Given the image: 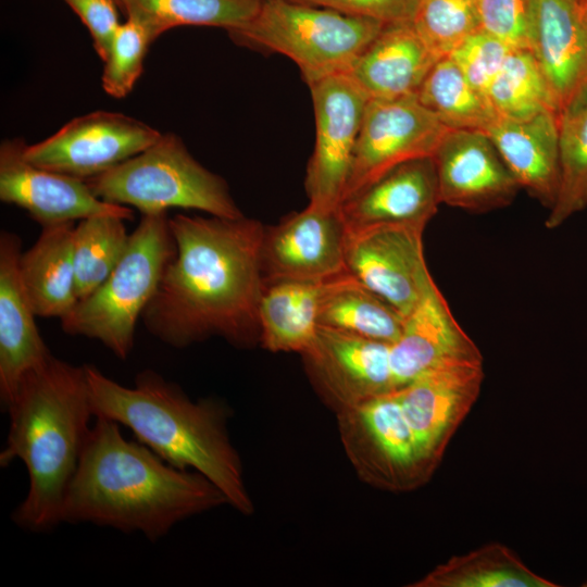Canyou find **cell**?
<instances>
[{
    "label": "cell",
    "instance_id": "1",
    "mask_svg": "<svg viewBox=\"0 0 587 587\" xmlns=\"http://www.w3.org/2000/svg\"><path fill=\"white\" fill-rule=\"evenodd\" d=\"M168 225L175 251L141 315L147 330L176 349L211 337L238 348L260 344L265 226L245 215L185 214Z\"/></svg>",
    "mask_w": 587,
    "mask_h": 587
},
{
    "label": "cell",
    "instance_id": "2",
    "mask_svg": "<svg viewBox=\"0 0 587 587\" xmlns=\"http://www.w3.org/2000/svg\"><path fill=\"white\" fill-rule=\"evenodd\" d=\"M224 504L226 497L205 476L168 464L126 439L118 423L98 416L67 488L62 523L139 532L157 541L177 523Z\"/></svg>",
    "mask_w": 587,
    "mask_h": 587
},
{
    "label": "cell",
    "instance_id": "3",
    "mask_svg": "<svg viewBox=\"0 0 587 587\" xmlns=\"http://www.w3.org/2000/svg\"><path fill=\"white\" fill-rule=\"evenodd\" d=\"M85 365L95 417L127 427L136 440L168 464L205 476L239 513H253L242 462L227 429L230 410L224 402L213 398L193 401L153 370L139 372L134 386L127 387L95 365Z\"/></svg>",
    "mask_w": 587,
    "mask_h": 587
},
{
    "label": "cell",
    "instance_id": "4",
    "mask_svg": "<svg viewBox=\"0 0 587 587\" xmlns=\"http://www.w3.org/2000/svg\"><path fill=\"white\" fill-rule=\"evenodd\" d=\"M5 412L10 425L0 465L21 460L29 482L12 521L29 532H49L62 523L64 498L92 427L86 365L51 355L22 378Z\"/></svg>",
    "mask_w": 587,
    "mask_h": 587
},
{
    "label": "cell",
    "instance_id": "5",
    "mask_svg": "<svg viewBox=\"0 0 587 587\" xmlns=\"http://www.w3.org/2000/svg\"><path fill=\"white\" fill-rule=\"evenodd\" d=\"M174 251L167 213L142 215L115 268L61 320L62 330L97 340L126 360L134 348L137 322Z\"/></svg>",
    "mask_w": 587,
    "mask_h": 587
},
{
    "label": "cell",
    "instance_id": "6",
    "mask_svg": "<svg viewBox=\"0 0 587 587\" xmlns=\"http://www.w3.org/2000/svg\"><path fill=\"white\" fill-rule=\"evenodd\" d=\"M100 199L137 209L142 215L168 209L243 216L225 179L197 161L182 138L162 134L149 148L86 180Z\"/></svg>",
    "mask_w": 587,
    "mask_h": 587
},
{
    "label": "cell",
    "instance_id": "7",
    "mask_svg": "<svg viewBox=\"0 0 587 587\" xmlns=\"http://www.w3.org/2000/svg\"><path fill=\"white\" fill-rule=\"evenodd\" d=\"M386 24L291 0H264L254 18L228 32L238 43L292 60L310 86L348 74Z\"/></svg>",
    "mask_w": 587,
    "mask_h": 587
},
{
    "label": "cell",
    "instance_id": "8",
    "mask_svg": "<svg viewBox=\"0 0 587 587\" xmlns=\"http://www.w3.org/2000/svg\"><path fill=\"white\" fill-rule=\"evenodd\" d=\"M345 453L359 478L379 490L405 492L430 477L416 451L397 390L336 413Z\"/></svg>",
    "mask_w": 587,
    "mask_h": 587
},
{
    "label": "cell",
    "instance_id": "9",
    "mask_svg": "<svg viewBox=\"0 0 587 587\" xmlns=\"http://www.w3.org/2000/svg\"><path fill=\"white\" fill-rule=\"evenodd\" d=\"M449 129L416 95L370 99L342 201L404 162L433 158Z\"/></svg>",
    "mask_w": 587,
    "mask_h": 587
},
{
    "label": "cell",
    "instance_id": "10",
    "mask_svg": "<svg viewBox=\"0 0 587 587\" xmlns=\"http://www.w3.org/2000/svg\"><path fill=\"white\" fill-rule=\"evenodd\" d=\"M161 135L135 117L98 110L71 120L41 141L26 143L24 154L37 166L87 180L142 152Z\"/></svg>",
    "mask_w": 587,
    "mask_h": 587
},
{
    "label": "cell",
    "instance_id": "11",
    "mask_svg": "<svg viewBox=\"0 0 587 587\" xmlns=\"http://www.w3.org/2000/svg\"><path fill=\"white\" fill-rule=\"evenodd\" d=\"M309 87L315 145L307 168L305 190L310 203L338 209L370 98L348 74L333 75Z\"/></svg>",
    "mask_w": 587,
    "mask_h": 587
},
{
    "label": "cell",
    "instance_id": "12",
    "mask_svg": "<svg viewBox=\"0 0 587 587\" xmlns=\"http://www.w3.org/2000/svg\"><path fill=\"white\" fill-rule=\"evenodd\" d=\"M425 227L422 224L346 227L348 273L403 317L433 277L424 255Z\"/></svg>",
    "mask_w": 587,
    "mask_h": 587
},
{
    "label": "cell",
    "instance_id": "13",
    "mask_svg": "<svg viewBox=\"0 0 587 587\" xmlns=\"http://www.w3.org/2000/svg\"><path fill=\"white\" fill-rule=\"evenodd\" d=\"M483 361H447L398 389L423 467L429 477L478 399Z\"/></svg>",
    "mask_w": 587,
    "mask_h": 587
},
{
    "label": "cell",
    "instance_id": "14",
    "mask_svg": "<svg viewBox=\"0 0 587 587\" xmlns=\"http://www.w3.org/2000/svg\"><path fill=\"white\" fill-rule=\"evenodd\" d=\"M346 225L338 209L310 203L264 228L261 248L265 283L326 282L347 271Z\"/></svg>",
    "mask_w": 587,
    "mask_h": 587
},
{
    "label": "cell",
    "instance_id": "15",
    "mask_svg": "<svg viewBox=\"0 0 587 587\" xmlns=\"http://www.w3.org/2000/svg\"><path fill=\"white\" fill-rule=\"evenodd\" d=\"M22 138L0 145V200L25 210L41 227L95 215L133 220L132 208L97 197L87 182L29 162Z\"/></svg>",
    "mask_w": 587,
    "mask_h": 587
},
{
    "label": "cell",
    "instance_id": "16",
    "mask_svg": "<svg viewBox=\"0 0 587 587\" xmlns=\"http://www.w3.org/2000/svg\"><path fill=\"white\" fill-rule=\"evenodd\" d=\"M301 357L314 390L335 414L397 390L388 344L319 327L315 345Z\"/></svg>",
    "mask_w": 587,
    "mask_h": 587
},
{
    "label": "cell",
    "instance_id": "17",
    "mask_svg": "<svg viewBox=\"0 0 587 587\" xmlns=\"http://www.w3.org/2000/svg\"><path fill=\"white\" fill-rule=\"evenodd\" d=\"M440 202L472 213L512 203L520 186L485 132L449 129L433 155Z\"/></svg>",
    "mask_w": 587,
    "mask_h": 587
},
{
    "label": "cell",
    "instance_id": "18",
    "mask_svg": "<svg viewBox=\"0 0 587 587\" xmlns=\"http://www.w3.org/2000/svg\"><path fill=\"white\" fill-rule=\"evenodd\" d=\"M483 361L432 277L413 309L403 317L399 338L390 345L396 389L447 361Z\"/></svg>",
    "mask_w": 587,
    "mask_h": 587
},
{
    "label": "cell",
    "instance_id": "19",
    "mask_svg": "<svg viewBox=\"0 0 587 587\" xmlns=\"http://www.w3.org/2000/svg\"><path fill=\"white\" fill-rule=\"evenodd\" d=\"M22 239L0 233V402L7 409L22 378L52 353L35 322L34 309L20 277Z\"/></svg>",
    "mask_w": 587,
    "mask_h": 587
},
{
    "label": "cell",
    "instance_id": "20",
    "mask_svg": "<svg viewBox=\"0 0 587 587\" xmlns=\"http://www.w3.org/2000/svg\"><path fill=\"white\" fill-rule=\"evenodd\" d=\"M433 158L404 162L339 205L347 228L379 224H422L440 204Z\"/></svg>",
    "mask_w": 587,
    "mask_h": 587
},
{
    "label": "cell",
    "instance_id": "21",
    "mask_svg": "<svg viewBox=\"0 0 587 587\" xmlns=\"http://www.w3.org/2000/svg\"><path fill=\"white\" fill-rule=\"evenodd\" d=\"M533 52L553 90L561 115L587 92V3L536 0Z\"/></svg>",
    "mask_w": 587,
    "mask_h": 587
},
{
    "label": "cell",
    "instance_id": "22",
    "mask_svg": "<svg viewBox=\"0 0 587 587\" xmlns=\"http://www.w3.org/2000/svg\"><path fill=\"white\" fill-rule=\"evenodd\" d=\"M559 121L553 112L527 120L498 116L485 130L520 188L549 210L560 183Z\"/></svg>",
    "mask_w": 587,
    "mask_h": 587
},
{
    "label": "cell",
    "instance_id": "23",
    "mask_svg": "<svg viewBox=\"0 0 587 587\" xmlns=\"http://www.w3.org/2000/svg\"><path fill=\"white\" fill-rule=\"evenodd\" d=\"M438 60L412 23L390 24L360 55L348 75L370 99H395L416 95Z\"/></svg>",
    "mask_w": 587,
    "mask_h": 587
},
{
    "label": "cell",
    "instance_id": "24",
    "mask_svg": "<svg viewBox=\"0 0 587 587\" xmlns=\"http://www.w3.org/2000/svg\"><path fill=\"white\" fill-rule=\"evenodd\" d=\"M74 222L42 227L20 257V277L37 316L68 315L78 302L73 261Z\"/></svg>",
    "mask_w": 587,
    "mask_h": 587
},
{
    "label": "cell",
    "instance_id": "25",
    "mask_svg": "<svg viewBox=\"0 0 587 587\" xmlns=\"http://www.w3.org/2000/svg\"><path fill=\"white\" fill-rule=\"evenodd\" d=\"M326 282L265 283L259 305L260 345L264 349L302 355L313 348Z\"/></svg>",
    "mask_w": 587,
    "mask_h": 587
},
{
    "label": "cell",
    "instance_id": "26",
    "mask_svg": "<svg viewBox=\"0 0 587 587\" xmlns=\"http://www.w3.org/2000/svg\"><path fill=\"white\" fill-rule=\"evenodd\" d=\"M403 316L346 272L325 283L319 326L367 339L394 344Z\"/></svg>",
    "mask_w": 587,
    "mask_h": 587
},
{
    "label": "cell",
    "instance_id": "27",
    "mask_svg": "<svg viewBox=\"0 0 587 587\" xmlns=\"http://www.w3.org/2000/svg\"><path fill=\"white\" fill-rule=\"evenodd\" d=\"M413 587H557L532 571L513 550L489 542L434 567Z\"/></svg>",
    "mask_w": 587,
    "mask_h": 587
},
{
    "label": "cell",
    "instance_id": "28",
    "mask_svg": "<svg viewBox=\"0 0 587 587\" xmlns=\"http://www.w3.org/2000/svg\"><path fill=\"white\" fill-rule=\"evenodd\" d=\"M264 0H120L128 18L138 22L153 42L179 26H214L227 32L243 27Z\"/></svg>",
    "mask_w": 587,
    "mask_h": 587
},
{
    "label": "cell",
    "instance_id": "29",
    "mask_svg": "<svg viewBox=\"0 0 587 587\" xmlns=\"http://www.w3.org/2000/svg\"><path fill=\"white\" fill-rule=\"evenodd\" d=\"M416 96L452 129L485 132L498 117L486 95L469 83L449 57L436 62Z\"/></svg>",
    "mask_w": 587,
    "mask_h": 587
},
{
    "label": "cell",
    "instance_id": "30",
    "mask_svg": "<svg viewBox=\"0 0 587 587\" xmlns=\"http://www.w3.org/2000/svg\"><path fill=\"white\" fill-rule=\"evenodd\" d=\"M486 97L499 117L527 120L545 112L560 116L557 98L532 50L509 53Z\"/></svg>",
    "mask_w": 587,
    "mask_h": 587
},
{
    "label": "cell",
    "instance_id": "31",
    "mask_svg": "<svg viewBox=\"0 0 587 587\" xmlns=\"http://www.w3.org/2000/svg\"><path fill=\"white\" fill-rule=\"evenodd\" d=\"M560 183L545 225L554 229L587 207V92L560 115Z\"/></svg>",
    "mask_w": 587,
    "mask_h": 587
},
{
    "label": "cell",
    "instance_id": "32",
    "mask_svg": "<svg viewBox=\"0 0 587 587\" xmlns=\"http://www.w3.org/2000/svg\"><path fill=\"white\" fill-rule=\"evenodd\" d=\"M125 221L115 215H95L75 224L73 261L78 300L103 284L123 257L130 236Z\"/></svg>",
    "mask_w": 587,
    "mask_h": 587
},
{
    "label": "cell",
    "instance_id": "33",
    "mask_svg": "<svg viewBox=\"0 0 587 587\" xmlns=\"http://www.w3.org/2000/svg\"><path fill=\"white\" fill-rule=\"evenodd\" d=\"M412 25L439 59L480 29L477 0H419Z\"/></svg>",
    "mask_w": 587,
    "mask_h": 587
},
{
    "label": "cell",
    "instance_id": "34",
    "mask_svg": "<svg viewBox=\"0 0 587 587\" xmlns=\"http://www.w3.org/2000/svg\"><path fill=\"white\" fill-rule=\"evenodd\" d=\"M151 43L147 30L135 20L127 17L118 26L103 61L101 86L107 95L122 99L132 92Z\"/></svg>",
    "mask_w": 587,
    "mask_h": 587
},
{
    "label": "cell",
    "instance_id": "35",
    "mask_svg": "<svg viewBox=\"0 0 587 587\" xmlns=\"http://www.w3.org/2000/svg\"><path fill=\"white\" fill-rule=\"evenodd\" d=\"M480 29L513 49L533 51L536 0H477Z\"/></svg>",
    "mask_w": 587,
    "mask_h": 587
},
{
    "label": "cell",
    "instance_id": "36",
    "mask_svg": "<svg viewBox=\"0 0 587 587\" xmlns=\"http://www.w3.org/2000/svg\"><path fill=\"white\" fill-rule=\"evenodd\" d=\"M513 50L494 35L478 29L465 38L448 57L476 89L486 90Z\"/></svg>",
    "mask_w": 587,
    "mask_h": 587
},
{
    "label": "cell",
    "instance_id": "37",
    "mask_svg": "<svg viewBox=\"0 0 587 587\" xmlns=\"http://www.w3.org/2000/svg\"><path fill=\"white\" fill-rule=\"evenodd\" d=\"M372 18L386 25L412 23L419 0H291Z\"/></svg>",
    "mask_w": 587,
    "mask_h": 587
},
{
    "label": "cell",
    "instance_id": "38",
    "mask_svg": "<svg viewBox=\"0 0 587 587\" xmlns=\"http://www.w3.org/2000/svg\"><path fill=\"white\" fill-rule=\"evenodd\" d=\"M87 27L98 57L104 61L120 23L115 0H63Z\"/></svg>",
    "mask_w": 587,
    "mask_h": 587
},
{
    "label": "cell",
    "instance_id": "39",
    "mask_svg": "<svg viewBox=\"0 0 587 587\" xmlns=\"http://www.w3.org/2000/svg\"><path fill=\"white\" fill-rule=\"evenodd\" d=\"M115 1L117 2V4H118V8H120V0H115Z\"/></svg>",
    "mask_w": 587,
    "mask_h": 587
},
{
    "label": "cell",
    "instance_id": "40",
    "mask_svg": "<svg viewBox=\"0 0 587 587\" xmlns=\"http://www.w3.org/2000/svg\"><path fill=\"white\" fill-rule=\"evenodd\" d=\"M583 1L587 3V0H583Z\"/></svg>",
    "mask_w": 587,
    "mask_h": 587
}]
</instances>
